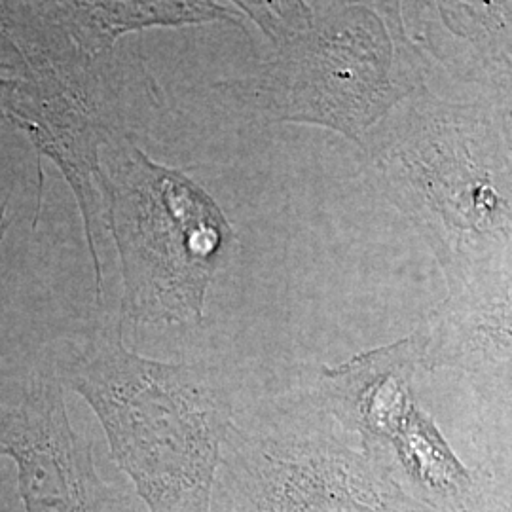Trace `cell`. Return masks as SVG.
Returning <instances> with one entry per match:
<instances>
[{
    "mask_svg": "<svg viewBox=\"0 0 512 512\" xmlns=\"http://www.w3.org/2000/svg\"><path fill=\"white\" fill-rule=\"evenodd\" d=\"M0 458L18 467L25 512H137L128 495L95 471L90 446L74 433L54 374L35 376L0 427Z\"/></svg>",
    "mask_w": 512,
    "mask_h": 512,
    "instance_id": "obj_6",
    "label": "cell"
},
{
    "mask_svg": "<svg viewBox=\"0 0 512 512\" xmlns=\"http://www.w3.org/2000/svg\"><path fill=\"white\" fill-rule=\"evenodd\" d=\"M495 404L476 450V512H512L511 380L501 387Z\"/></svg>",
    "mask_w": 512,
    "mask_h": 512,
    "instance_id": "obj_8",
    "label": "cell"
},
{
    "mask_svg": "<svg viewBox=\"0 0 512 512\" xmlns=\"http://www.w3.org/2000/svg\"><path fill=\"white\" fill-rule=\"evenodd\" d=\"M8 202H10V198H6L4 202L0 203V245H2V241L6 238L10 222H12L10 213H8ZM6 416H8V408L0 406V427H2V423L6 420Z\"/></svg>",
    "mask_w": 512,
    "mask_h": 512,
    "instance_id": "obj_9",
    "label": "cell"
},
{
    "mask_svg": "<svg viewBox=\"0 0 512 512\" xmlns=\"http://www.w3.org/2000/svg\"><path fill=\"white\" fill-rule=\"evenodd\" d=\"M57 23L82 54H110L116 40L152 27H186L243 16L238 2H48Z\"/></svg>",
    "mask_w": 512,
    "mask_h": 512,
    "instance_id": "obj_7",
    "label": "cell"
},
{
    "mask_svg": "<svg viewBox=\"0 0 512 512\" xmlns=\"http://www.w3.org/2000/svg\"><path fill=\"white\" fill-rule=\"evenodd\" d=\"M90 404L110 454L148 512H211L234 404L205 363H162L124 346L122 321L54 365Z\"/></svg>",
    "mask_w": 512,
    "mask_h": 512,
    "instance_id": "obj_1",
    "label": "cell"
},
{
    "mask_svg": "<svg viewBox=\"0 0 512 512\" xmlns=\"http://www.w3.org/2000/svg\"><path fill=\"white\" fill-rule=\"evenodd\" d=\"M243 16L272 38L277 54L256 73L219 88L272 120L317 122L353 135L365 124L370 84L361 19L346 10L302 8L296 25L291 4L238 2Z\"/></svg>",
    "mask_w": 512,
    "mask_h": 512,
    "instance_id": "obj_5",
    "label": "cell"
},
{
    "mask_svg": "<svg viewBox=\"0 0 512 512\" xmlns=\"http://www.w3.org/2000/svg\"><path fill=\"white\" fill-rule=\"evenodd\" d=\"M211 512L435 511L325 418L291 410L236 423L222 446Z\"/></svg>",
    "mask_w": 512,
    "mask_h": 512,
    "instance_id": "obj_4",
    "label": "cell"
},
{
    "mask_svg": "<svg viewBox=\"0 0 512 512\" xmlns=\"http://www.w3.org/2000/svg\"><path fill=\"white\" fill-rule=\"evenodd\" d=\"M103 57L82 54L48 2H0V114L23 129L38 158H50L71 184L84 219L97 302L103 300V266L93 224L103 213L95 190L101 152L131 135L109 92L110 80L99 71Z\"/></svg>",
    "mask_w": 512,
    "mask_h": 512,
    "instance_id": "obj_3",
    "label": "cell"
},
{
    "mask_svg": "<svg viewBox=\"0 0 512 512\" xmlns=\"http://www.w3.org/2000/svg\"><path fill=\"white\" fill-rule=\"evenodd\" d=\"M99 196L131 323L200 325L209 287L238 247L213 196L183 169L154 162L133 135L101 152Z\"/></svg>",
    "mask_w": 512,
    "mask_h": 512,
    "instance_id": "obj_2",
    "label": "cell"
}]
</instances>
